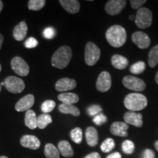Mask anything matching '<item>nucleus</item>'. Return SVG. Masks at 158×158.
<instances>
[{
    "label": "nucleus",
    "mask_w": 158,
    "mask_h": 158,
    "mask_svg": "<svg viewBox=\"0 0 158 158\" xmlns=\"http://www.w3.org/2000/svg\"><path fill=\"white\" fill-rule=\"evenodd\" d=\"M102 111V108L98 105H92L87 108V113L91 116H95L100 114Z\"/></svg>",
    "instance_id": "34"
},
{
    "label": "nucleus",
    "mask_w": 158,
    "mask_h": 158,
    "mask_svg": "<svg viewBox=\"0 0 158 158\" xmlns=\"http://www.w3.org/2000/svg\"><path fill=\"white\" fill-rule=\"evenodd\" d=\"M92 121H93V122L96 124V125L100 126L102 125V124L107 122V117H106L103 114H98V115L94 116Z\"/></svg>",
    "instance_id": "35"
},
{
    "label": "nucleus",
    "mask_w": 158,
    "mask_h": 158,
    "mask_svg": "<svg viewBox=\"0 0 158 158\" xmlns=\"http://www.w3.org/2000/svg\"><path fill=\"white\" fill-rule=\"evenodd\" d=\"M128 129H129V126L125 122H115L110 126V131L114 135L127 137Z\"/></svg>",
    "instance_id": "16"
},
{
    "label": "nucleus",
    "mask_w": 158,
    "mask_h": 158,
    "mask_svg": "<svg viewBox=\"0 0 158 158\" xmlns=\"http://www.w3.org/2000/svg\"><path fill=\"white\" fill-rule=\"evenodd\" d=\"M130 19H134V17H133V16H130Z\"/></svg>",
    "instance_id": "47"
},
{
    "label": "nucleus",
    "mask_w": 158,
    "mask_h": 158,
    "mask_svg": "<svg viewBox=\"0 0 158 158\" xmlns=\"http://www.w3.org/2000/svg\"><path fill=\"white\" fill-rule=\"evenodd\" d=\"M122 151L127 155H131L135 150V144L130 140H125L122 145Z\"/></svg>",
    "instance_id": "32"
},
{
    "label": "nucleus",
    "mask_w": 158,
    "mask_h": 158,
    "mask_svg": "<svg viewBox=\"0 0 158 158\" xmlns=\"http://www.w3.org/2000/svg\"><path fill=\"white\" fill-rule=\"evenodd\" d=\"M0 91H1V85H0Z\"/></svg>",
    "instance_id": "49"
},
{
    "label": "nucleus",
    "mask_w": 158,
    "mask_h": 158,
    "mask_svg": "<svg viewBox=\"0 0 158 158\" xmlns=\"http://www.w3.org/2000/svg\"><path fill=\"white\" fill-rule=\"evenodd\" d=\"M1 70H2V65L0 64V72H1Z\"/></svg>",
    "instance_id": "48"
},
{
    "label": "nucleus",
    "mask_w": 158,
    "mask_h": 158,
    "mask_svg": "<svg viewBox=\"0 0 158 158\" xmlns=\"http://www.w3.org/2000/svg\"><path fill=\"white\" fill-rule=\"evenodd\" d=\"M20 143L22 147L28 149L36 150L40 147V141L36 136L31 135H25L21 137Z\"/></svg>",
    "instance_id": "13"
},
{
    "label": "nucleus",
    "mask_w": 158,
    "mask_h": 158,
    "mask_svg": "<svg viewBox=\"0 0 158 158\" xmlns=\"http://www.w3.org/2000/svg\"><path fill=\"white\" fill-rule=\"evenodd\" d=\"M85 62L89 66H93L100 57V50L94 43L89 42L85 47Z\"/></svg>",
    "instance_id": "5"
},
{
    "label": "nucleus",
    "mask_w": 158,
    "mask_h": 158,
    "mask_svg": "<svg viewBox=\"0 0 158 158\" xmlns=\"http://www.w3.org/2000/svg\"><path fill=\"white\" fill-rule=\"evenodd\" d=\"M155 152H154L152 150L149 149L144 150L143 155H142V158H155Z\"/></svg>",
    "instance_id": "39"
},
{
    "label": "nucleus",
    "mask_w": 158,
    "mask_h": 158,
    "mask_svg": "<svg viewBox=\"0 0 158 158\" xmlns=\"http://www.w3.org/2000/svg\"><path fill=\"white\" fill-rule=\"evenodd\" d=\"M3 40H4V37L2 35L0 34V49H1V48H2V45Z\"/></svg>",
    "instance_id": "42"
},
{
    "label": "nucleus",
    "mask_w": 158,
    "mask_h": 158,
    "mask_svg": "<svg viewBox=\"0 0 158 158\" xmlns=\"http://www.w3.org/2000/svg\"><path fill=\"white\" fill-rule=\"evenodd\" d=\"M45 0H30L28 2V7L31 10L37 11L45 6Z\"/></svg>",
    "instance_id": "31"
},
{
    "label": "nucleus",
    "mask_w": 158,
    "mask_h": 158,
    "mask_svg": "<svg viewBox=\"0 0 158 158\" xmlns=\"http://www.w3.org/2000/svg\"><path fill=\"white\" fill-rule=\"evenodd\" d=\"M155 81L158 84V71H157V74H156V76H155Z\"/></svg>",
    "instance_id": "45"
},
{
    "label": "nucleus",
    "mask_w": 158,
    "mask_h": 158,
    "mask_svg": "<svg viewBox=\"0 0 158 158\" xmlns=\"http://www.w3.org/2000/svg\"><path fill=\"white\" fill-rule=\"evenodd\" d=\"M114 147H115V142H114V139L110 138H106L100 146V149L104 153L110 152L111 150L114 149Z\"/></svg>",
    "instance_id": "29"
},
{
    "label": "nucleus",
    "mask_w": 158,
    "mask_h": 158,
    "mask_svg": "<svg viewBox=\"0 0 158 158\" xmlns=\"http://www.w3.org/2000/svg\"><path fill=\"white\" fill-rule=\"evenodd\" d=\"M2 9H3V2L2 1L0 0V13H1V11L2 10Z\"/></svg>",
    "instance_id": "43"
},
{
    "label": "nucleus",
    "mask_w": 158,
    "mask_h": 158,
    "mask_svg": "<svg viewBox=\"0 0 158 158\" xmlns=\"http://www.w3.org/2000/svg\"><path fill=\"white\" fill-rule=\"evenodd\" d=\"M152 13L147 7H141L138 10L135 19V23L138 28H149L152 23Z\"/></svg>",
    "instance_id": "4"
},
{
    "label": "nucleus",
    "mask_w": 158,
    "mask_h": 158,
    "mask_svg": "<svg viewBox=\"0 0 158 158\" xmlns=\"http://www.w3.org/2000/svg\"><path fill=\"white\" fill-rule=\"evenodd\" d=\"M96 87L99 92H106L111 87V77L107 71H103L99 75L96 82Z\"/></svg>",
    "instance_id": "9"
},
{
    "label": "nucleus",
    "mask_w": 158,
    "mask_h": 158,
    "mask_svg": "<svg viewBox=\"0 0 158 158\" xmlns=\"http://www.w3.org/2000/svg\"><path fill=\"white\" fill-rule=\"evenodd\" d=\"M35 102V97L32 94H27L20 99L15 104V110L19 112L27 111L30 110Z\"/></svg>",
    "instance_id": "12"
},
{
    "label": "nucleus",
    "mask_w": 158,
    "mask_h": 158,
    "mask_svg": "<svg viewBox=\"0 0 158 158\" xmlns=\"http://www.w3.org/2000/svg\"><path fill=\"white\" fill-rule=\"evenodd\" d=\"M122 84L128 89L141 92L145 89L146 84L141 78L133 76H127L122 79Z\"/></svg>",
    "instance_id": "7"
},
{
    "label": "nucleus",
    "mask_w": 158,
    "mask_h": 158,
    "mask_svg": "<svg viewBox=\"0 0 158 158\" xmlns=\"http://www.w3.org/2000/svg\"><path fill=\"white\" fill-rule=\"evenodd\" d=\"M125 108L130 111H138L145 108L148 105L147 98L141 93H130L124 100Z\"/></svg>",
    "instance_id": "3"
},
{
    "label": "nucleus",
    "mask_w": 158,
    "mask_h": 158,
    "mask_svg": "<svg viewBox=\"0 0 158 158\" xmlns=\"http://www.w3.org/2000/svg\"><path fill=\"white\" fill-rule=\"evenodd\" d=\"M11 68L19 76H27L29 73V67L22 58L15 56L11 61Z\"/></svg>",
    "instance_id": "8"
},
{
    "label": "nucleus",
    "mask_w": 158,
    "mask_h": 158,
    "mask_svg": "<svg viewBox=\"0 0 158 158\" xmlns=\"http://www.w3.org/2000/svg\"><path fill=\"white\" fill-rule=\"evenodd\" d=\"M27 25L25 21L19 23L13 29V37L17 41H21L25 38L27 34Z\"/></svg>",
    "instance_id": "18"
},
{
    "label": "nucleus",
    "mask_w": 158,
    "mask_h": 158,
    "mask_svg": "<svg viewBox=\"0 0 158 158\" xmlns=\"http://www.w3.org/2000/svg\"><path fill=\"white\" fill-rule=\"evenodd\" d=\"M44 154L46 158H60L59 149L52 143H47L45 146Z\"/></svg>",
    "instance_id": "25"
},
{
    "label": "nucleus",
    "mask_w": 158,
    "mask_h": 158,
    "mask_svg": "<svg viewBox=\"0 0 158 158\" xmlns=\"http://www.w3.org/2000/svg\"><path fill=\"white\" fill-rule=\"evenodd\" d=\"M155 149L157 150V152H158V141H157L155 143Z\"/></svg>",
    "instance_id": "44"
},
{
    "label": "nucleus",
    "mask_w": 158,
    "mask_h": 158,
    "mask_svg": "<svg viewBox=\"0 0 158 158\" xmlns=\"http://www.w3.org/2000/svg\"><path fill=\"white\" fill-rule=\"evenodd\" d=\"M106 158H122V155L121 154L118 152H114L108 155Z\"/></svg>",
    "instance_id": "41"
},
{
    "label": "nucleus",
    "mask_w": 158,
    "mask_h": 158,
    "mask_svg": "<svg viewBox=\"0 0 158 158\" xmlns=\"http://www.w3.org/2000/svg\"><path fill=\"white\" fill-rule=\"evenodd\" d=\"M86 140L90 147H95L98 143V133L95 128L89 127L86 130Z\"/></svg>",
    "instance_id": "19"
},
{
    "label": "nucleus",
    "mask_w": 158,
    "mask_h": 158,
    "mask_svg": "<svg viewBox=\"0 0 158 158\" xmlns=\"http://www.w3.org/2000/svg\"><path fill=\"white\" fill-rule=\"evenodd\" d=\"M24 122L26 126L31 130H35L37 127V117L34 110H27L25 114Z\"/></svg>",
    "instance_id": "22"
},
{
    "label": "nucleus",
    "mask_w": 158,
    "mask_h": 158,
    "mask_svg": "<svg viewBox=\"0 0 158 158\" xmlns=\"http://www.w3.org/2000/svg\"><path fill=\"white\" fill-rule=\"evenodd\" d=\"M106 37L112 47L119 48L124 45L127 40V32L122 26L114 25L106 31Z\"/></svg>",
    "instance_id": "1"
},
{
    "label": "nucleus",
    "mask_w": 158,
    "mask_h": 158,
    "mask_svg": "<svg viewBox=\"0 0 158 158\" xmlns=\"http://www.w3.org/2000/svg\"><path fill=\"white\" fill-rule=\"evenodd\" d=\"M59 3L67 12L76 14L80 10V3L77 0H60Z\"/></svg>",
    "instance_id": "17"
},
{
    "label": "nucleus",
    "mask_w": 158,
    "mask_h": 158,
    "mask_svg": "<svg viewBox=\"0 0 158 158\" xmlns=\"http://www.w3.org/2000/svg\"><path fill=\"white\" fill-rule=\"evenodd\" d=\"M72 50L69 46L64 45L60 47L55 51L51 58V64L54 68L58 69H64L70 63L72 58Z\"/></svg>",
    "instance_id": "2"
},
{
    "label": "nucleus",
    "mask_w": 158,
    "mask_h": 158,
    "mask_svg": "<svg viewBox=\"0 0 158 158\" xmlns=\"http://www.w3.org/2000/svg\"><path fill=\"white\" fill-rule=\"evenodd\" d=\"M70 138L73 141L77 144L81 143L83 139V132L80 127H76L70 132Z\"/></svg>",
    "instance_id": "28"
},
{
    "label": "nucleus",
    "mask_w": 158,
    "mask_h": 158,
    "mask_svg": "<svg viewBox=\"0 0 158 158\" xmlns=\"http://www.w3.org/2000/svg\"><path fill=\"white\" fill-rule=\"evenodd\" d=\"M52 122V118L48 114H43L37 117V127L44 129Z\"/></svg>",
    "instance_id": "26"
},
{
    "label": "nucleus",
    "mask_w": 158,
    "mask_h": 158,
    "mask_svg": "<svg viewBox=\"0 0 158 158\" xmlns=\"http://www.w3.org/2000/svg\"><path fill=\"white\" fill-rule=\"evenodd\" d=\"M5 88L11 93H21L24 89L25 84L22 79L15 76H8L5 79Z\"/></svg>",
    "instance_id": "6"
},
{
    "label": "nucleus",
    "mask_w": 158,
    "mask_h": 158,
    "mask_svg": "<svg viewBox=\"0 0 158 158\" xmlns=\"http://www.w3.org/2000/svg\"><path fill=\"white\" fill-rule=\"evenodd\" d=\"M58 100L64 104L73 105L78 102L79 98L76 94L72 92H63L59 94Z\"/></svg>",
    "instance_id": "23"
},
{
    "label": "nucleus",
    "mask_w": 158,
    "mask_h": 158,
    "mask_svg": "<svg viewBox=\"0 0 158 158\" xmlns=\"http://www.w3.org/2000/svg\"><path fill=\"white\" fill-rule=\"evenodd\" d=\"M84 158H101V156L98 152H92L89 155L85 156Z\"/></svg>",
    "instance_id": "40"
},
{
    "label": "nucleus",
    "mask_w": 158,
    "mask_h": 158,
    "mask_svg": "<svg viewBox=\"0 0 158 158\" xmlns=\"http://www.w3.org/2000/svg\"><path fill=\"white\" fill-rule=\"evenodd\" d=\"M128 60L126 57L119 54H115L111 58V64L117 70H124L128 66Z\"/></svg>",
    "instance_id": "21"
},
{
    "label": "nucleus",
    "mask_w": 158,
    "mask_h": 158,
    "mask_svg": "<svg viewBox=\"0 0 158 158\" xmlns=\"http://www.w3.org/2000/svg\"><path fill=\"white\" fill-rule=\"evenodd\" d=\"M58 149L59 153L64 157H72L74 155L73 149L70 143L67 141H61L58 143Z\"/></svg>",
    "instance_id": "20"
},
{
    "label": "nucleus",
    "mask_w": 158,
    "mask_h": 158,
    "mask_svg": "<svg viewBox=\"0 0 158 158\" xmlns=\"http://www.w3.org/2000/svg\"><path fill=\"white\" fill-rule=\"evenodd\" d=\"M132 40L139 48L146 49L149 48L151 43L149 37L143 31H135L132 35Z\"/></svg>",
    "instance_id": "11"
},
{
    "label": "nucleus",
    "mask_w": 158,
    "mask_h": 158,
    "mask_svg": "<svg viewBox=\"0 0 158 158\" xmlns=\"http://www.w3.org/2000/svg\"><path fill=\"white\" fill-rule=\"evenodd\" d=\"M126 3L124 0H110L105 6V10L110 15H118L125 7Z\"/></svg>",
    "instance_id": "10"
},
{
    "label": "nucleus",
    "mask_w": 158,
    "mask_h": 158,
    "mask_svg": "<svg viewBox=\"0 0 158 158\" xmlns=\"http://www.w3.org/2000/svg\"><path fill=\"white\" fill-rule=\"evenodd\" d=\"M126 124H131L136 127H141L143 125V116L142 114L134 111H128L124 116Z\"/></svg>",
    "instance_id": "14"
},
{
    "label": "nucleus",
    "mask_w": 158,
    "mask_h": 158,
    "mask_svg": "<svg viewBox=\"0 0 158 158\" xmlns=\"http://www.w3.org/2000/svg\"><path fill=\"white\" fill-rule=\"evenodd\" d=\"M77 83L74 79L68 78H63L59 79L55 84V89L58 92H64L74 89L76 87Z\"/></svg>",
    "instance_id": "15"
},
{
    "label": "nucleus",
    "mask_w": 158,
    "mask_h": 158,
    "mask_svg": "<svg viewBox=\"0 0 158 158\" xmlns=\"http://www.w3.org/2000/svg\"><path fill=\"white\" fill-rule=\"evenodd\" d=\"M149 65L151 68H155L158 63V45L154 46L149 53Z\"/></svg>",
    "instance_id": "27"
},
{
    "label": "nucleus",
    "mask_w": 158,
    "mask_h": 158,
    "mask_svg": "<svg viewBox=\"0 0 158 158\" xmlns=\"http://www.w3.org/2000/svg\"><path fill=\"white\" fill-rule=\"evenodd\" d=\"M0 158H8V157H6V156H1V157H0Z\"/></svg>",
    "instance_id": "46"
},
{
    "label": "nucleus",
    "mask_w": 158,
    "mask_h": 158,
    "mask_svg": "<svg viewBox=\"0 0 158 158\" xmlns=\"http://www.w3.org/2000/svg\"><path fill=\"white\" fill-rule=\"evenodd\" d=\"M146 64L143 61H139V62L135 63L130 67V71L133 74H141L145 70Z\"/></svg>",
    "instance_id": "30"
},
{
    "label": "nucleus",
    "mask_w": 158,
    "mask_h": 158,
    "mask_svg": "<svg viewBox=\"0 0 158 158\" xmlns=\"http://www.w3.org/2000/svg\"><path fill=\"white\" fill-rule=\"evenodd\" d=\"M147 2L146 0H131L130 1V5L133 9H140L144 4Z\"/></svg>",
    "instance_id": "38"
},
{
    "label": "nucleus",
    "mask_w": 158,
    "mask_h": 158,
    "mask_svg": "<svg viewBox=\"0 0 158 158\" xmlns=\"http://www.w3.org/2000/svg\"><path fill=\"white\" fill-rule=\"evenodd\" d=\"M43 36L46 39H53L56 34L55 29L52 27H47L43 31Z\"/></svg>",
    "instance_id": "36"
},
{
    "label": "nucleus",
    "mask_w": 158,
    "mask_h": 158,
    "mask_svg": "<svg viewBox=\"0 0 158 158\" xmlns=\"http://www.w3.org/2000/svg\"><path fill=\"white\" fill-rule=\"evenodd\" d=\"M55 106H56V102L54 101L51 100H46L43 102L41 106V110L43 112V114H48L54 109Z\"/></svg>",
    "instance_id": "33"
},
{
    "label": "nucleus",
    "mask_w": 158,
    "mask_h": 158,
    "mask_svg": "<svg viewBox=\"0 0 158 158\" xmlns=\"http://www.w3.org/2000/svg\"><path fill=\"white\" fill-rule=\"evenodd\" d=\"M37 45H38V41L35 37H29L24 43L25 47L27 48H34Z\"/></svg>",
    "instance_id": "37"
},
{
    "label": "nucleus",
    "mask_w": 158,
    "mask_h": 158,
    "mask_svg": "<svg viewBox=\"0 0 158 158\" xmlns=\"http://www.w3.org/2000/svg\"><path fill=\"white\" fill-rule=\"evenodd\" d=\"M59 110L64 114H71L74 116H78L80 115V110L73 105L62 103L59 106Z\"/></svg>",
    "instance_id": "24"
}]
</instances>
